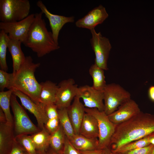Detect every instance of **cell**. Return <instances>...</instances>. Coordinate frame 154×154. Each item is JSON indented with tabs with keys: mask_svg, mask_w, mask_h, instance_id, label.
Wrapping results in <instances>:
<instances>
[{
	"mask_svg": "<svg viewBox=\"0 0 154 154\" xmlns=\"http://www.w3.org/2000/svg\"><path fill=\"white\" fill-rule=\"evenodd\" d=\"M153 132L154 115L141 111L129 120L116 125L109 145L110 149L114 152L125 145Z\"/></svg>",
	"mask_w": 154,
	"mask_h": 154,
	"instance_id": "cell-1",
	"label": "cell"
},
{
	"mask_svg": "<svg viewBox=\"0 0 154 154\" xmlns=\"http://www.w3.org/2000/svg\"><path fill=\"white\" fill-rule=\"evenodd\" d=\"M42 12L35 14V19L29 31L23 44L35 52L38 57H42L60 48L55 42L51 32L48 31Z\"/></svg>",
	"mask_w": 154,
	"mask_h": 154,
	"instance_id": "cell-2",
	"label": "cell"
},
{
	"mask_svg": "<svg viewBox=\"0 0 154 154\" xmlns=\"http://www.w3.org/2000/svg\"><path fill=\"white\" fill-rule=\"evenodd\" d=\"M40 65V63L34 62L31 56H26L24 62L19 70L15 74L13 73L9 90L19 91L36 103H40L41 85L37 80L35 72Z\"/></svg>",
	"mask_w": 154,
	"mask_h": 154,
	"instance_id": "cell-3",
	"label": "cell"
},
{
	"mask_svg": "<svg viewBox=\"0 0 154 154\" xmlns=\"http://www.w3.org/2000/svg\"><path fill=\"white\" fill-rule=\"evenodd\" d=\"M30 7L28 0H0L1 22H13L22 20L29 15Z\"/></svg>",
	"mask_w": 154,
	"mask_h": 154,
	"instance_id": "cell-4",
	"label": "cell"
},
{
	"mask_svg": "<svg viewBox=\"0 0 154 154\" xmlns=\"http://www.w3.org/2000/svg\"><path fill=\"white\" fill-rule=\"evenodd\" d=\"M17 96L12 94L11 106L13 113L14 131L16 135L21 134H32L40 129L32 121L27 113L19 104Z\"/></svg>",
	"mask_w": 154,
	"mask_h": 154,
	"instance_id": "cell-5",
	"label": "cell"
},
{
	"mask_svg": "<svg viewBox=\"0 0 154 154\" xmlns=\"http://www.w3.org/2000/svg\"><path fill=\"white\" fill-rule=\"evenodd\" d=\"M104 111L108 115L117 110L119 107L131 99L130 93L119 84H107L103 90Z\"/></svg>",
	"mask_w": 154,
	"mask_h": 154,
	"instance_id": "cell-6",
	"label": "cell"
},
{
	"mask_svg": "<svg viewBox=\"0 0 154 154\" xmlns=\"http://www.w3.org/2000/svg\"><path fill=\"white\" fill-rule=\"evenodd\" d=\"M85 111L94 117L97 121L99 129L98 149H104L109 147L116 125L110 121L104 111L86 108Z\"/></svg>",
	"mask_w": 154,
	"mask_h": 154,
	"instance_id": "cell-7",
	"label": "cell"
},
{
	"mask_svg": "<svg viewBox=\"0 0 154 154\" xmlns=\"http://www.w3.org/2000/svg\"><path fill=\"white\" fill-rule=\"evenodd\" d=\"M92 37L90 43L95 55L94 64L104 70H108V60L112 48L109 39L97 33L95 29L90 30Z\"/></svg>",
	"mask_w": 154,
	"mask_h": 154,
	"instance_id": "cell-8",
	"label": "cell"
},
{
	"mask_svg": "<svg viewBox=\"0 0 154 154\" xmlns=\"http://www.w3.org/2000/svg\"><path fill=\"white\" fill-rule=\"evenodd\" d=\"M35 18V14H32L19 21L9 23L0 22V29L7 34L9 38L19 40L23 44Z\"/></svg>",
	"mask_w": 154,
	"mask_h": 154,
	"instance_id": "cell-9",
	"label": "cell"
},
{
	"mask_svg": "<svg viewBox=\"0 0 154 154\" xmlns=\"http://www.w3.org/2000/svg\"><path fill=\"white\" fill-rule=\"evenodd\" d=\"M58 86L55 104L58 109L67 108L76 96L78 87L72 78L64 80Z\"/></svg>",
	"mask_w": 154,
	"mask_h": 154,
	"instance_id": "cell-10",
	"label": "cell"
},
{
	"mask_svg": "<svg viewBox=\"0 0 154 154\" xmlns=\"http://www.w3.org/2000/svg\"><path fill=\"white\" fill-rule=\"evenodd\" d=\"M76 96L82 99L85 108L104 111L103 91L96 90L92 86L85 85L78 87Z\"/></svg>",
	"mask_w": 154,
	"mask_h": 154,
	"instance_id": "cell-11",
	"label": "cell"
},
{
	"mask_svg": "<svg viewBox=\"0 0 154 154\" xmlns=\"http://www.w3.org/2000/svg\"><path fill=\"white\" fill-rule=\"evenodd\" d=\"M13 90V94L19 98L22 106L35 117L38 128L40 129L44 128L48 119L44 106L40 103H36L27 96L19 91Z\"/></svg>",
	"mask_w": 154,
	"mask_h": 154,
	"instance_id": "cell-12",
	"label": "cell"
},
{
	"mask_svg": "<svg viewBox=\"0 0 154 154\" xmlns=\"http://www.w3.org/2000/svg\"><path fill=\"white\" fill-rule=\"evenodd\" d=\"M37 5L48 19L53 39L56 44L59 45L58 38L60 31L66 23L74 22V17H67L53 14L49 11L41 0L37 1Z\"/></svg>",
	"mask_w": 154,
	"mask_h": 154,
	"instance_id": "cell-13",
	"label": "cell"
},
{
	"mask_svg": "<svg viewBox=\"0 0 154 154\" xmlns=\"http://www.w3.org/2000/svg\"><path fill=\"white\" fill-rule=\"evenodd\" d=\"M141 112L138 104L131 99L108 116L110 121L117 125L129 120Z\"/></svg>",
	"mask_w": 154,
	"mask_h": 154,
	"instance_id": "cell-14",
	"label": "cell"
},
{
	"mask_svg": "<svg viewBox=\"0 0 154 154\" xmlns=\"http://www.w3.org/2000/svg\"><path fill=\"white\" fill-rule=\"evenodd\" d=\"M108 14L106 8L100 5L90 11L82 18L75 23L79 28H86L90 30L95 29L99 24H102L108 17Z\"/></svg>",
	"mask_w": 154,
	"mask_h": 154,
	"instance_id": "cell-15",
	"label": "cell"
},
{
	"mask_svg": "<svg viewBox=\"0 0 154 154\" xmlns=\"http://www.w3.org/2000/svg\"><path fill=\"white\" fill-rule=\"evenodd\" d=\"M84 104L80 99L76 96L72 103L67 108L68 114L75 134L79 133L80 125L86 113Z\"/></svg>",
	"mask_w": 154,
	"mask_h": 154,
	"instance_id": "cell-16",
	"label": "cell"
},
{
	"mask_svg": "<svg viewBox=\"0 0 154 154\" xmlns=\"http://www.w3.org/2000/svg\"><path fill=\"white\" fill-rule=\"evenodd\" d=\"M13 127L7 122L0 123V154H10L15 136Z\"/></svg>",
	"mask_w": 154,
	"mask_h": 154,
	"instance_id": "cell-17",
	"label": "cell"
},
{
	"mask_svg": "<svg viewBox=\"0 0 154 154\" xmlns=\"http://www.w3.org/2000/svg\"><path fill=\"white\" fill-rule=\"evenodd\" d=\"M21 41L9 38L7 48L11 55L13 61V71L15 74L24 62L25 56L21 47Z\"/></svg>",
	"mask_w": 154,
	"mask_h": 154,
	"instance_id": "cell-18",
	"label": "cell"
},
{
	"mask_svg": "<svg viewBox=\"0 0 154 154\" xmlns=\"http://www.w3.org/2000/svg\"><path fill=\"white\" fill-rule=\"evenodd\" d=\"M79 134L90 138H98V123L94 117L85 113L80 125Z\"/></svg>",
	"mask_w": 154,
	"mask_h": 154,
	"instance_id": "cell-19",
	"label": "cell"
},
{
	"mask_svg": "<svg viewBox=\"0 0 154 154\" xmlns=\"http://www.w3.org/2000/svg\"><path fill=\"white\" fill-rule=\"evenodd\" d=\"M40 83L41 89L39 96V103L44 106L51 104H55L58 85L50 80Z\"/></svg>",
	"mask_w": 154,
	"mask_h": 154,
	"instance_id": "cell-20",
	"label": "cell"
},
{
	"mask_svg": "<svg viewBox=\"0 0 154 154\" xmlns=\"http://www.w3.org/2000/svg\"><path fill=\"white\" fill-rule=\"evenodd\" d=\"M69 140L72 145L79 151L98 149V139L90 138L78 134H75Z\"/></svg>",
	"mask_w": 154,
	"mask_h": 154,
	"instance_id": "cell-21",
	"label": "cell"
},
{
	"mask_svg": "<svg viewBox=\"0 0 154 154\" xmlns=\"http://www.w3.org/2000/svg\"><path fill=\"white\" fill-rule=\"evenodd\" d=\"M30 135L37 151H46L50 147V134L45 127Z\"/></svg>",
	"mask_w": 154,
	"mask_h": 154,
	"instance_id": "cell-22",
	"label": "cell"
},
{
	"mask_svg": "<svg viewBox=\"0 0 154 154\" xmlns=\"http://www.w3.org/2000/svg\"><path fill=\"white\" fill-rule=\"evenodd\" d=\"M66 136L60 124L58 129L50 134V147L59 154H62Z\"/></svg>",
	"mask_w": 154,
	"mask_h": 154,
	"instance_id": "cell-23",
	"label": "cell"
},
{
	"mask_svg": "<svg viewBox=\"0 0 154 154\" xmlns=\"http://www.w3.org/2000/svg\"><path fill=\"white\" fill-rule=\"evenodd\" d=\"M104 70L94 64H92L89 69V73L93 80V85L94 88L103 91L106 84Z\"/></svg>",
	"mask_w": 154,
	"mask_h": 154,
	"instance_id": "cell-24",
	"label": "cell"
},
{
	"mask_svg": "<svg viewBox=\"0 0 154 154\" xmlns=\"http://www.w3.org/2000/svg\"><path fill=\"white\" fill-rule=\"evenodd\" d=\"M13 90H9L0 92V106L6 117L7 122L13 127L14 122L10 110L11 99Z\"/></svg>",
	"mask_w": 154,
	"mask_h": 154,
	"instance_id": "cell-25",
	"label": "cell"
},
{
	"mask_svg": "<svg viewBox=\"0 0 154 154\" xmlns=\"http://www.w3.org/2000/svg\"><path fill=\"white\" fill-rule=\"evenodd\" d=\"M58 113L60 124L62 127L66 136L70 139L75 134L69 118L67 108L58 109Z\"/></svg>",
	"mask_w": 154,
	"mask_h": 154,
	"instance_id": "cell-26",
	"label": "cell"
},
{
	"mask_svg": "<svg viewBox=\"0 0 154 154\" xmlns=\"http://www.w3.org/2000/svg\"><path fill=\"white\" fill-rule=\"evenodd\" d=\"M9 39L8 35L3 31L0 32V66L1 70L7 72L8 67L7 63L6 56L8 42Z\"/></svg>",
	"mask_w": 154,
	"mask_h": 154,
	"instance_id": "cell-27",
	"label": "cell"
},
{
	"mask_svg": "<svg viewBox=\"0 0 154 154\" xmlns=\"http://www.w3.org/2000/svg\"><path fill=\"white\" fill-rule=\"evenodd\" d=\"M150 144L147 136L125 144L113 153L122 154L132 150L148 146Z\"/></svg>",
	"mask_w": 154,
	"mask_h": 154,
	"instance_id": "cell-28",
	"label": "cell"
},
{
	"mask_svg": "<svg viewBox=\"0 0 154 154\" xmlns=\"http://www.w3.org/2000/svg\"><path fill=\"white\" fill-rule=\"evenodd\" d=\"M15 139L29 154H36L37 150L30 135L21 134L15 136Z\"/></svg>",
	"mask_w": 154,
	"mask_h": 154,
	"instance_id": "cell-29",
	"label": "cell"
},
{
	"mask_svg": "<svg viewBox=\"0 0 154 154\" xmlns=\"http://www.w3.org/2000/svg\"><path fill=\"white\" fill-rule=\"evenodd\" d=\"M13 73H9L3 70H0V90L4 91L5 88L9 90Z\"/></svg>",
	"mask_w": 154,
	"mask_h": 154,
	"instance_id": "cell-30",
	"label": "cell"
},
{
	"mask_svg": "<svg viewBox=\"0 0 154 154\" xmlns=\"http://www.w3.org/2000/svg\"><path fill=\"white\" fill-rule=\"evenodd\" d=\"M60 123L58 117L52 119H48L44 125V127L51 134L58 128Z\"/></svg>",
	"mask_w": 154,
	"mask_h": 154,
	"instance_id": "cell-31",
	"label": "cell"
},
{
	"mask_svg": "<svg viewBox=\"0 0 154 154\" xmlns=\"http://www.w3.org/2000/svg\"><path fill=\"white\" fill-rule=\"evenodd\" d=\"M62 154H81L79 151L76 149L71 144L66 136L65 142Z\"/></svg>",
	"mask_w": 154,
	"mask_h": 154,
	"instance_id": "cell-32",
	"label": "cell"
},
{
	"mask_svg": "<svg viewBox=\"0 0 154 154\" xmlns=\"http://www.w3.org/2000/svg\"><path fill=\"white\" fill-rule=\"evenodd\" d=\"M154 145L152 144L132 150L122 154H151Z\"/></svg>",
	"mask_w": 154,
	"mask_h": 154,
	"instance_id": "cell-33",
	"label": "cell"
},
{
	"mask_svg": "<svg viewBox=\"0 0 154 154\" xmlns=\"http://www.w3.org/2000/svg\"><path fill=\"white\" fill-rule=\"evenodd\" d=\"M26 153L25 149L15 139L10 154H25Z\"/></svg>",
	"mask_w": 154,
	"mask_h": 154,
	"instance_id": "cell-34",
	"label": "cell"
},
{
	"mask_svg": "<svg viewBox=\"0 0 154 154\" xmlns=\"http://www.w3.org/2000/svg\"><path fill=\"white\" fill-rule=\"evenodd\" d=\"M81 154H104V149H96L95 150L79 151Z\"/></svg>",
	"mask_w": 154,
	"mask_h": 154,
	"instance_id": "cell-35",
	"label": "cell"
},
{
	"mask_svg": "<svg viewBox=\"0 0 154 154\" xmlns=\"http://www.w3.org/2000/svg\"><path fill=\"white\" fill-rule=\"evenodd\" d=\"M148 95L150 100L154 102V86L149 87L148 91Z\"/></svg>",
	"mask_w": 154,
	"mask_h": 154,
	"instance_id": "cell-36",
	"label": "cell"
},
{
	"mask_svg": "<svg viewBox=\"0 0 154 154\" xmlns=\"http://www.w3.org/2000/svg\"><path fill=\"white\" fill-rule=\"evenodd\" d=\"M6 122L7 120L5 115L2 110L0 108V123Z\"/></svg>",
	"mask_w": 154,
	"mask_h": 154,
	"instance_id": "cell-37",
	"label": "cell"
},
{
	"mask_svg": "<svg viewBox=\"0 0 154 154\" xmlns=\"http://www.w3.org/2000/svg\"><path fill=\"white\" fill-rule=\"evenodd\" d=\"M147 136L150 144L154 145V132L151 133Z\"/></svg>",
	"mask_w": 154,
	"mask_h": 154,
	"instance_id": "cell-38",
	"label": "cell"
},
{
	"mask_svg": "<svg viewBox=\"0 0 154 154\" xmlns=\"http://www.w3.org/2000/svg\"><path fill=\"white\" fill-rule=\"evenodd\" d=\"M104 154H121L117 153H114L111 151L109 147H107L104 149Z\"/></svg>",
	"mask_w": 154,
	"mask_h": 154,
	"instance_id": "cell-39",
	"label": "cell"
},
{
	"mask_svg": "<svg viewBox=\"0 0 154 154\" xmlns=\"http://www.w3.org/2000/svg\"><path fill=\"white\" fill-rule=\"evenodd\" d=\"M46 154H59L53 150L50 147L46 151Z\"/></svg>",
	"mask_w": 154,
	"mask_h": 154,
	"instance_id": "cell-40",
	"label": "cell"
},
{
	"mask_svg": "<svg viewBox=\"0 0 154 154\" xmlns=\"http://www.w3.org/2000/svg\"><path fill=\"white\" fill-rule=\"evenodd\" d=\"M36 154H46V151H37Z\"/></svg>",
	"mask_w": 154,
	"mask_h": 154,
	"instance_id": "cell-41",
	"label": "cell"
},
{
	"mask_svg": "<svg viewBox=\"0 0 154 154\" xmlns=\"http://www.w3.org/2000/svg\"><path fill=\"white\" fill-rule=\"evenodd\" d=\"M151 154H154V146L152 149Z\"/></svg>",
	"mask_w": 154,
	"mask_h": 154,
	"instance_id": "cell-42",
	"label": "cell"
},
{
	"mask_svg": "<svg viewBox=\"0 0 154 154\" xmlns=\"http://www.w3.org/2000/svg\"><path fill=\"white\" fill-rule=\"evenodd\" d=\"M25 154H29V153H27V152Z\"/></svg>",
	"mask_w": 154,
	"mask_h": 154,
	"instance_id": "cell-43",
	"label": "cell"
}]
</instances>
